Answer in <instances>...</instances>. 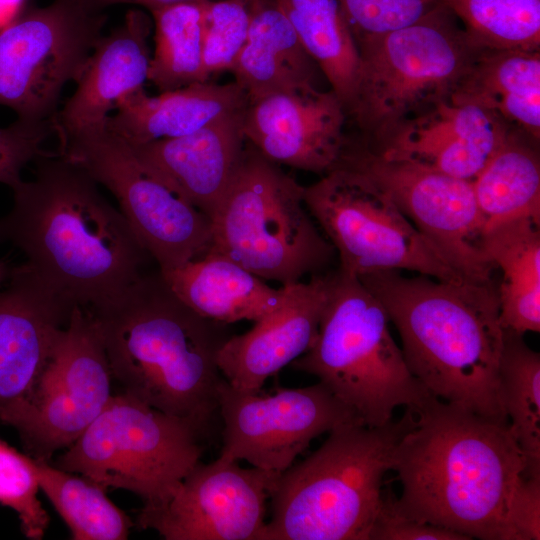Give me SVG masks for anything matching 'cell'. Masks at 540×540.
Masks as SVG:
<instances>
[{
	"mask_svg": "<svg viewBox=\"0 0 540 540\" xmlns=\"http://www.w3.org/2000/svg\"><path fill=\"white\" fill-rule=\"evenodd\" d=\"M33 163L32 179L11 188L0 241L20 250L24 264L56 295L93 312L147 274L150 256L80 165L47 151Z\"/></svg>",
	"mask_w": 540,
	"mask_h": 540,
	"instance_id": "cell-1",
	"label": "cell"
},
{
	"mask_svg": "<svg viewBox=\"0 0 540 540\" xmlns=\"http://www.w3.org/2000/svg\"><path fill=\"white\" fill-rule=\"evenodd\" d=\"M524 455L509 423L432 397L415 412L393 454L402 485L394 511L471 539L502 540Z\"/></svg>",
	"mask_w": 540,
	"mask_h": 540,
	"instance_id": "cell-2",
	"label": "cell"
},
{
	"mask_svg": "<svg viewBox=\"0 0 540 540\" xmlns=\"http://www.w3.org/2000/svg\"><path fill=\"white\" fill-rule=\"evenodd\" d=\"M358 278L384 306L410 372L432 396L509 423L499 377L504 329L492 280L405 277L396 270Z\"/></svg>",
	"mask_w": 540,
	"mask_h": 540,
	"instance_id": "cell-3",
	"label": "cell"
},
{
	"mask_svg": "<svg viewBox=\"0 0 540 540\" xmlns=\"http://www.w3.org/2000/svg\"><path fill=\"white\" fill-rule=\"evenodd\" d=\"M91 313L122 393L189 421L206 436L219 414L224 377L217 356L230 337L224 323L185 305L159 271Z\"/></svg>",
	"mask_w": 540,
	"mask_h": 540,
	"instance_id": "cell-4",
	"label": "cell"
},
{
	"mask_svg": "<svg viewBox=\"0 0 540 540\" xmlns=\"http://www.w3.org/2000/svg\"><path fill=\"white\" fill-rule=\"evenodd\" d=\"M415 412L381 427L340 426L309 457L282 472L260 540H369L382 482Z\"/></svg>",
	"mask_w": 540,
	"mask_h": 540,
	"instance_id": "cell-5",
	"label": "cell"
},
{
	"mask_svg": "<svg viewBox=\"0 0 540 540\" xmlns=\"http://www.w3.org/2000/svg\"><path fill=\"white\" fill-rule=\"evenodd\" d=\"M379 299L354 275H330L318 334L291 365L315 376L368 427L392 421L398 407L420 410L432 397L410 372Z\"/></svg>",
	"mask_w": 540,
	"mask_h": 540,
	"instance_id": "cell-6",
	"label": "cell"
},
{
	"mask_svg": "<svg viewBox=\"0 0 540 540\" xmlns=\"http://www.w3.org/2000/svg\"><path fill=\"white\" fill-rule=\"evenodd\" d=\"M304 189L248 142L211 218L207 253L288 286L325 267L335 251L312 222Z\"/></svg>",
	"mask_w": 540,
	"mask_h": 540,
	"instance_id": "cell-7",
	"label": "cell"
},
{
	"mask_svg": "<svg viewBox=\"0 0 540 540\" xmlns=\"http://www.w3.org/2000/svg\"><path fill=\"white\" fill-rule=\"evenodd\" d=\"M442 3L419 21L356 42L360 78L347 111L373 145L400 123L450 99L477 52Z\"/></svg>",
	"mask_w": 540,
	"mask_h": 540,
	"instance_id": "cell-8",
	"label": "cell"
},
{
	"mask_svg": "<svg viewBox=\"0 0 540 540\" xmlns=\"http://www.w3.org/2000/svg\"><path fill=\"white\" fill-rule=\"evenodd\" d=\"M201 432L189 421L125 393L111 397L100 415L59 455L54 466L103 489L128 490L156 506L167 501L200 461Z\"/></svg>",
	"mask_w": 540,
	"mask_h": 540,
	"instance_id": "cell-9",
	"label": "cell"
},
{
	"mask_svg": "<svg viewBox=\"0 0 540 540\" xmlns=\"http://www.w3.org/2000/svg\"><path fill=\"white\" fill-rule=\"evenodd\" d=\"M304 202L338 252L343 272L361 277L410 270L438 280L464 279L388 193L358 170L336 166L305 187Z\"/></svg>",
	"mask_w": 540,
	"mask_h": 540,
	"instance_id": "cell-10",
	"label": "cell"
},
{
	"mask_svg": "<svg viewBox=\"0 0 540 540\" xmlns=\"http://www.w3.org/2000/svg\"><path fill=\"white\" fill-rule=\"evenodd\" d=\"M58 152L80 165L116 198L138 241L166 273L207 253L210 218L170 187L105 125L59 141Z\"/></svg>",
	"mask_w": 540,
	"mask_h": 540,
	"instance_id": "cell-11",
	"label": "cell"
},
{
	"mask_svg": "<svg viewBox=\"0 0 540 540\" xmlns=\"http://www.w3.org/2000/svg\"><path fill=\"white\" fill-rule=\"evenodd\" d=\"M112 373L99 325L74 306L30 390L0 415L33 458L49 461L100 415L111 397Z\"/></svg>",
	"mask_w": 540,
	"mask_h": 540,
	"instance_id": "cell-12",
	"label": "cell"
},
{
	"mask_svg": "<svg viewBox=\"0 0 540 540\" xmlns=\"http://www.w3.org/2000/svg\"><path fill=\"white\" fill-rule=\"evenodd\" d=\"M106 22L103 13L54 0L0 30V105L17 119L53 123L63 88L76 81Z\"/></svg>",
	"mask_w": 540,
	"mask_h": 540,
	"instance_id": "cell-13",
	"label": "cell"
},
{
	"mask_svg": "<svg viewBox=\"0 0 540 540\" xmlns=\"http://www.w3.org/2000/svg\"><path fill=\"white\" fill-rule=\"evenodd\" d=\"M368 176L464 279L491 281L495 269L484 247L485 226L471 181L386 159L346 140L337 164Z\"/></svg>",
	"mask_w": 540,
	"mask_h": 540,
	"instance_id": "cell-14",
	"label": "cell"
},
{
	"mask_svg": "<svg viewBox=\"0 0 540 540\" xmlns=\"http://www.w3.org/2000/svg\"><path fill=\"white\" fill-rule=\"evenodd\" d=\"M218 409L223 422L220 456L245 460L279 474L317 436L346 424L362 423L319 381L261 395L223 379L218 387Z\"/></svg>",
	"mask_w": 540,
	"mask_h": 540,
	"instance_id": "cell-15",
	"label": "cell"
},
{
	"mask_svg": "<svg viewBox=\"0 0 540 540\" xmlns=\"http://www.w3.org/2000/svg\"><path fill=\"white\" fill-rule=\"evenodd\" d=\"M280 474L222 456L199 461L167 501L143 506L137 523L166 540H260Z\"/></svg>",
	"mask_w": 540,
	"mask_h": 540,
	"instance_id": "cell-16",
	"label": "cell"
},
{
	"mask_svg": "<svg viewBox=\"0 0 540 540\" xmlns=\"http://www.w3.org/2000/svg\"><path fill=\"white\" fill-rule=\"evenodd\" d=\"M346 111L332 91L311 87L249 102L243 133L267 159L318 174L334 169L346 136Z\"/></svg>",
	"mask_w": 540,
	"mask_h": 540,
	"instance_id": "cell-17",
	"label": "cell"
},
{
	"mask_svg": "<svg viewBox=\"0 0 540 540\" xmlns=\"http://www.w3.org/2000/svg\"><path fill=\"white\" fill-rule=\"evenodd\" d=\"M512 129L484 108L447 99L406 119L374 147H367L386 159L472 182Z\"/></svg>",
	"mask_w": 540,
	"mask_h": 540,
	"instance_id": "cell-18",
	"label": "cell"
},
{
	"mask_svg": "<svg viewBox=\"0 0 540 540\" xmlns=\"http://www.w3.org/2000/svg\"><path fill=\"white\" fill-rule=\"evenodd\" d=\"M329 292L330 275H313L306 283L289 285L279 308L222 345L217 362L224 379L239 389L261 391L269 377L311 347Z\"/></svg>",
	"mask_w": 540,
	"mask_h": 540,
	"instance_id": "cell-19",
	"label": "cell"
},
{
	"mask_svg": "<svg viewBox=\"0 0 540 540\" xmlns=\"http://www.w3.org/2000/svg\"><path fill=\"white\" fill-rule=\"evenodd\" d=\"M73 307L25 264L12 268L0 289V415L30 390Z\"/></svg>",
	"mask_w": 540,
	"mask_h": 540,
	"instance_id": "cell-20",
	"label": "cell"
},
{
	"mask_svg": "<svg viewBox=\"0 0 540 540\" xmlns=\"http://www.w3.org/2000/svg\"><path fill=\"white\" fill-rule=\"evenodd\" d=\"M245 108L183 136L127 144L146 167L211 220L241 161Z\"/></svg>",
	"mask_w": 540,
	"mask_h": 540,
	"instance_id": "cell-21",
	"label": "cell"
},
{
	"mask_svg": "<svg viewBox=\"0 0 540 540\" xmlns=\"http://www.w3.org/2000/svg\"><path fill=\"white\" fill-rule=\"evenodd\" d=\"M150 31L148 15L130 10L120 26L101 36L75 81L74 93L55 116L54 133L59 141L105 125L123 97L143 88L151 60Z\"/></svg>",
	"mask_w": 540,
	"mask_h": 540,
	"instance_id": "cell-22",
	"label": "cell"
},
{
	"mask_svg": "<svg viewBox=\"0 0 540 540\" xmlns=\"http://www.w3.org/2000/svg\"><path fill=\"white\" fill-rule=\"evenodd\" d=\"M247 105L248 97L236 82H197L157 96L142 88L118 102L105 127L128 144H142L192 133Z\"/></svg>",
	"mask_w": 540,
	"mask_h": 540,
	"instance_id": "cell-23",
	"label": "cell"
},
{
	"mask_svg": "<svg viewBox=\"0 0 540 540\" xmlns=\"http://www.w3.org/2000/svg\"><path fill=\"white\" fill-rule=\"evenodd\" d=\"M160 274L185 305L224 324L259 321L282 305L289 290V285L272 288L233 260L214 253Z\"/></svg>",
	"mask_w": 540,
	"mask_h": 540,
	"instance_id": "cell-24",
	"label": "cell"
},
{
	"mask_svg": "<svg viewBox=\"0 0 540 540\" xmlns=\"http://www.w3.org/2000/svg\"><path fill=\"white\" fill-rule=\"evenodd\" d=\"M246 42L230 71L248 103L277 92L316 87L315 61L273 0H248Z\"/></svg>",
	"mask_w": 540,
	"mask_h": 540,
	"instance_id": "cell-25",
	"label": "cell"
},
{
	"mask_svg": "<svg viewBox=\"0 0 540 540\" xmlns=\"http://www.w3.org/2000/svg\"><path fill=\"white\" fill-rule=\"evenodd\" d=\"M450 99L484 108L538 141L540 50H479Z\"/></svg>",
	"mask_w": 540,
	"mask_h": 540,
	"instance_id": "cell-26",
	"label": "cell"
},
{
	"mask_svg": "<svg viewBox=\"0 0 540 540\" xmlns=\"http://www.w3.org/2000/svg\"><path fill=\"white\" fill-rule=\"evenodd\" d=\"M485 252L502 273L498 290L504 329L540 331V221L517 219L485 232Z\"/></svg>",
	"mask_w": 540,
	"mask_h": 540,
	"instance_id": "cell-27",
	"label": "cell"
},
{
	"mask_svg": "<svg viewBox=\"0 0 540 540\" xmlns=\"http://www.w3.org/2000/svg\"><path fill=\"white\" fill-rule=\"evenodd\" d=\"M528 137L512 129L472 181L485 232L517 219L540 221V164Z\"/></svg>",
	"mask_w": 540,
	"mask_h": 540,
	"instance_id": "cell-28",
	"label": "cell"
},
{
	"mask_svg": "<svg viewBox=\"0 0 540 540\" xmlns=\"http://www.w3.org/2000/svg\"><path fill=\"white\" fill-rule=\"evenodd\" d=\"M347 111L360 78L356 41L339 0H273Z\"/></svg>",
	"mask_w": 540,
	"mask_h": 540,
	"instance_id": "cell-29",
	"label": "cell"
},
{
	"mask_svg": "<svg viewBox=\"0 0 540 540\" xmlns=\"http://www.w3.org/2000/svg\"><path fill=\"white\" fill-rule=\"evenodd\" d=\"M33 458V457H32ZM40 490L69 527L74 540H125L133 526L127 514L95 482L33 458Z\"/></svg>",
	"mask_w": 540,
	"mask_h": 540,
	"instance_id": "cell-30",
	"label": "cell"
},
{
	"mask_svg": "<svg viewBox=\"0 0 540 540\" xmlns=\"http://www.w3.org/2000/svg\"><path fill=\"white\" fill-rule=\"evenodd\" d=\"M499 377L509 427L525 458L523 475L540 476V354L523 334L504 329Z\"/></svg>",
	"mask_w": 540,
	"mask_h": 540,
	"instance_id": "cell-31",
	"label": "cell"
},
{
	"mask_svg": "<svg viewBox=\"0 0 540 540\" xmlns=\"http://www.w3.org/2000/svg\"><path fill=\"white\" fill-rule=\"evenodd\" d=\"M150 12L155 49L148 80L160 92L208 81L202 56V1L171 4Z\"/></svg>",
	"mask_w": 540,
	"mask_h": 540,
	"instance_id": "cell-32",
	"label": "cell"
},
{
	"mask_svg": "<svg viewBox=\"0 0 540 540\" xmlns=\"http://www.w3.org/2000/svg\"><path fill=\"white\" fill-rule=\"evenodd\" d=\"M473 46L540 50V0H441Z\"/></svg>",
	"mask_w": 540,
	"mask_h": 540,
	"instance_id": "cell-33",
	"label": "cell"
},
{
	"mask_svg": "<svg viewBox=\"0 0 540 540\" xmlns=\"http://www.w3.org/2000/svg\"><path fill=\"white\" fill-rule=\"evenodd\" d=\"M32 457L0 440V504L18 516L23 534L40 540L49 526V515L42 506Z\"/></svg>",
	"mask_w": 540,
	"mask_h": 540,
	"instance_id": "cell-34",
	"label": "cell"
},
{
	"mask_svg": "<svg viewBox=\"0 0 540 540\" xmlns=\"http://www.w3.org/2000/svg\"><path fill=\"white\" fill-rule=\"evenodd\" d=\"M248 0H204L203 67L206 76L231 69L249 30Z\"/></svg>",
	"mask_w": 540,
	"mask_h": 540,
	"instance_id": "cell-35",
	"label": "cell"
},
{
	"mask_svg": "<svg viewBox=\"0 0 540 540\" xmlns=\"http://www.w3.org/2000/svg\"><path fill=\"white\" fill-rule=\"evenodd\" d=\"M355 41L411 25L441 0H339Z\"/></svg>",
	"mask_w": 540,
	"mask_h": 540,
	"instance_id": "cell-36",
	"label": "cell"
},
{
	"mask_svg": "<svg viewBox=\"0 0 540 540\" xmlns=\"http://www.w3.org/2000/svg\"><path fill=\"white\" fill-rule=\"evenodd\" d=\"M52 132L53 123L20 119L0 128V183L12 188L21 181L22 171L45 151L43 143Z\"/></svg>",
	"mask_w": 540,
	"mask_h": 540,
	"instance_id": "cell-37",
	"label": "cell"
},
{
	"mask_svg": "<svg viewBox=\"0 0 540 540\" xmlns=\"http://www.w3.org/2000/svg\"><path fill=\"white\" fill-rule=\"evenodd\" d=\"M540 539V476L522 475L511 493L502 540Z\"/></svg>",
	"mask_w": 540,
	"mask_h": 540,
	"instance_id": "cell-38",
	"label": "cell"
},
{
	"mask_svg": "<svg viewBox=\"0 0 540 540\" xmlns=\"http://www.w3.org/2000/svg\"><path fill=\"white\" fill-rule=\"evenodd\" d=\"M369 540H469L457 532L403 517L392 507L391 496L383 497Z\"/></svg>",
	"mask_w": 540,
	"mask_h": 540,
	"instance_id": "cell-39",
	"label": "cell"
},
{
	"mask_svg": "<svg viewBox=\"0 0 540 540\" xmlns=\"http://www.w3.org/2000/svg\"><path fill=\"white\" fill-rule=\"evenodd\" d=\"M83 9L93 13H103V10L112 5L118 4H137L147 8L149 11L158 9L163 6L203 0H72Z\"/></svg>",
	"mask_w": 540,
	"mask_h": 540,
	"instance_id": "cell-40",
	"label": "cell"
},
{
	"mask_svg": "<svg viewBox=\"0 0 540 540\" xmlns=\"http://www.w3.org/2000/svg\"><path fill=\"white\" fill-rule=\"evenodd\" d=\"M20 0H0V26L4 28L10 24V19L14 17Z\"/></svg>",
	"mask_w": 540,
	"mask_h": 540,
	"instance_id": "cell-41",
	"label": "cell"
},
{
	"mask_svg": "<svg viewBox=\"0 0 540 540\" xmlns=\"http://www.w3.org/2000/svg\"><path fill=\"white\" fill-rule=\"evenodd\" d=\"M11 271L12 269L8 266V264L0 259V289L8 280Z\"/></svg>",
	"mask_w": 540,
	"mask_h": 540,
	"instance_id": "cell-42",
	"label": "cell"
}]
</instances>
